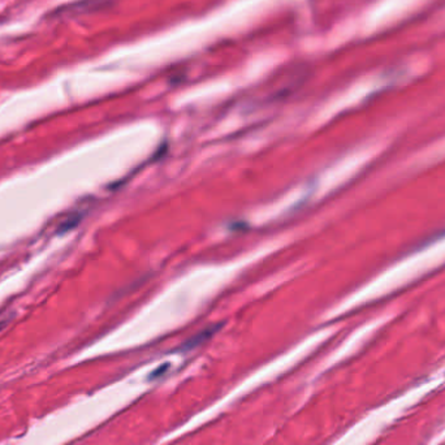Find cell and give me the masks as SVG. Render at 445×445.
<instances>
[{
    "instance_id": "6da1fadb",
    "label": "cell",
    "mask_w": 445,
    "mask_h": 445,
    "mask_svg": "<svg viewBox=\"0 0 445 445\" xmlns=\"http://www.w3.org/2000/svg\"><path fill=\"white\" fill-rule=\"evenodd\" d=\"M215 331H216V328L213 327V328H208V329H206V331H203V332H200L199 335L194 336L193 339L187 342V348H193V346L198 345V344H200L202 341L207 340L211 335H213V332H215Z\"/></svg>"
},
{
    "instance_id": "7a4b0ae2",
    "label": "cell",
    "mask_w": 445,
    "mask_h": 445,
    "mask_svg": "<svg viewBox=\"0 0 445 445\" xmlns=\"http://www.w3.org/2000/svg\"><path fill=\"white\" fill-rule=\"evenodd\" d=\"M7 323H8V319H6V320H0V331H2V329H3L4 327L7 326Z\"/></svg>"
}]
</instances>
